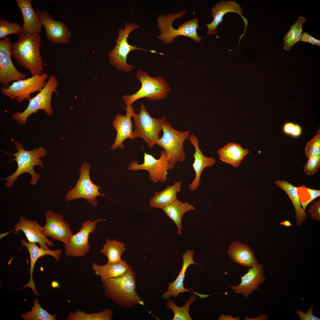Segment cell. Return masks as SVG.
Wrapping results in <instances>:
<instances>
[{"label": "cell", "mask_w": 320, "mask_h": 320, "mask_svg": "<svg viewBox=\"0 0 320 320\" xmlns=\"http://www.w3.org/2000/svg\"><path fill=\"white\" fill-rule=\"evenodd\" d=\"M38 298L34 300V305L32 307L31 310L24 314L20 317L24 320H57L56 314H50L42 308L39 304Z\"/></svg>", "instance_id": "e575fe53"}, {"label": "cell", "mask_w": 320, "mask_h": 320, "mask_svg": "<svg viewBox=\"0 0 320 320\" xmlns=\"http://www.w3.org/2000/svg\"><path fill=\"white\" fill-rule=\"evenodd\" d=\"M21 246L25 247L28 249L30 255V265L29 271L30 277L29 282L22 288L29 287L33 291L34 294L36 296L39 295L37 292L36 285L33 281V270L36 262L40 257L45 255H49L54 257L58 261L61 257L62 251L61 249H57L53 250L49 249H44L38 247L36 243L27 241L25 239H22L21 241Z\"/></svg>", "instance_id": "7402d4cb"}, {"label": "cell", "mask_w": 320, "mask_h": 320, "mask_svg": "<svg viewBox=\"0 0 320 320\" xmlns=\"http://www.w3.org/2000/svg\"><path fill=\"white\" fill-rule=\"evenodd\" d=\"M308 212L311 219L320 221V199L313 201L308 209Z\"/></svg>", "instance_id": "ab89813d"}, {"label": "cell", "mask_w": 320, "mask_h": 320, "mask_svg": "<svg viewBox=\"0 0 320 320\" xmlns=\"http://www.w3.org/2000/svg\"><path fill=\"white\" fill-rule=\"evenodd\" d=\"M194 251L193 250L188 249L182 256L183 264L180 271L176 279L172 282L169 284L167 290L164 293L162 298L167 300L170 296L174 297H178L179 293L188 292L193 293L199 296L201 298L207 297L210 295L199 294L196 292L190 291L193 289L190 288L185 289L183 286V280L185 276V273L188 267L191 264H199L195 262L193 260Z\"/></svg>", "instance_id": "ffe728a7"}, {"label": "cell", "mask_w": 320, "mask_h": 320, "mask_svg": "<svg viewBox=\"0 0 320 320\" xmlns=\"http://www.w3.org/2000/svg\"><path fill=\"white\" fill-rule=\"evenodd\" d=\"M12 43L9 37L0 41V84L7 87L12 81L26 79V75L20 72L15 67L11 58L10 47Z\"/></svg>", "instance_id": "5bb4252c"}, {"label": "cell", "mask_w": 320, "mask_h": 320, "mask_svg": "<svg viewBox=\"0 0 320 320\" xmlns=\"http://www.w3.org/2000/svg\"><path fill=\"white\" fill-rule=\"evenodd\" d=\"M306 156L309 158L312 156L320 155V131L313 139L306 144L305 149Z\"/></svg>", "instance_id": "74e56055"}, {"label": "cell", "mask_w": 320, "mask_h": 320, "mask_svg": "<svg viewBox=\"0 0 320 320\" xmlns=\"http://www.w3.org/2000/svg\"><path fill=\"white\" fill-rule=\"evenodd\" d=\"M189 139L195 149V152L193 155L194 161L192 167L195 173V176L193 180L189 185L188 189L194 191L199 186L200 177L203 169L206 167L214 165L216 161L213 158L207 157L204 155L199 147L198 139L195 135H190Z\"/></svg>", "instance_id": "603a6c76"}, {"label": "cell", "mask_w": 320, "mask_h": 320, "mask_svg": "<svg viewBox=\"0 0 320 320\" xmlns=\"http://www.w3.org/2000/svg\"><path fill=\"white\" fill-rule=\"evenodd\" d=\"M280 223L281 224L283 225L286 227H289L292 226L291 223L288 220L284 221L283 222H281Z\"/></svg>", "instance_id": "bcb514c9"}, {"label": "cell", "mask_w": 320, "mask_h": 320, "mask_svg": "<svg viewBox=\"0 0 320 320\" xmlns=\"http://www.w3.org/2000/svg\"><path fill=\"white\" fill-rule=\"evenodd\" d=\"M14 143L15 145V148L17 152L14 154L6 153L14 156V157L12 159L10 162L16 161L17 168L12 174L5 178H1V180L5 182L7 188H11L19 176L24 173H28L31 176L30 184L35 185L41 177V175L35 172L34 167L38 166L44 168L43 162L40 158L46 155L47 151L45 148L42 147L27 151L24 149L22 143L17 141Z\"/></svg>", "instance_id": "3957f363"}, {"label": "cell", "mask_w": 320, "mask_h": 320, "mask_svg": "<svg viewBox=\"0 0 320 320\" xmlns=\"http://www.w3.org/2000/svg\"><path fill=\"white\" fill-rule=\"evenodd\" d=\"M263 267L261 264L248 269V272L241 278V281L238 285H232L229 288L237 294H241L245 297H248L265 280L264 276Z\"/></svg>", "instance_id": "44dd1931"}, {"label": "cell", "mask_w": 320, "mask_h": 320, "mask_svg": "<svg viewBox=\"0 0 320 320\" xmlns=\"http://www.w3.org/2000/svg\"><path fill=\"white\" fill-rule=\"evenodd\" d=\"M137 28H140L137 25L133 23H125L124 28L122 27L119 28V36L116 39L114 48L109 52L108 57L111 65L117 68L119 71L129 72L133 68V65L127 62V56L129 53L134 50H141L156 53L154 50H148L129 44L127 39L132 31Z\"/></svg>", "instance_id": "ba28073f"}, {"label": "cell", "mask_w": 320, "mask_h": 320, "mask_svg": "<svg viewBox=\"0 0 320 320\" xmlns=\"http://www.w3.org/2000/svg\"><path fill=\"white\" fill-rule=\"evenodd\" d=\"M46 223L43 227V232L47 237L67 244L73 235L69 224L64 220L63 215L51 209L44 213Z\"/></svg>", "instance_id": "9a60e30c"}, {"label": "cell", "mask_w": 320, "mask_h": 320, "mask_svg": "<svg viewBox=\"0 0 320 320\" xmlns=\"http://www.w3.org/2000/svg\"><path fill=\"white\" fill-rule=\"evenodd\" d=\"M306 18L299 16L294 24L290 27L289 30L283 36L284 49L287 51L291 50L293 45L300 41L303 32L302 26Z\"/></svg>", "instance_id": "1f68e13d"}, {"label": "cell", "mask_w": 320, "mask_h": 320, "mask_svg": "<svg viewBox=\"0 0 320 320\" xmlns=\"http://www.w3.org/2000/svg\"><path fill=\"white\" fill-rule=\"evenodd\" d=\"M195 209L194 207L187 202H183L177 199L172 203L163 208L165 214L173 221L176 225L177 234L182 233L181 221L184 214L186 212Z\"/></svg>", "instance_id": "f546056e"}, {"label": "cell", "mask_w": 320, "mask_h": 320, "mask_svg": "<svg viewBox=\"0 0 320 320\" xmlns=\"http://www.w3.org/2000/svg\"><path fill=\"white\" fill-rule=\"evenodd\" d=\"M14 228L15 234L22 231L28 241L38 243L41 248L46 249L49 248L48 246L52 247L54 245L53 242L49 240L44 233L43 227L36 220H29L21 216Z\"/></svg>", "instance_id": "ac0fdd59"}, {"label": "cell", "mask_w": 320, "mask_h": 320, "mask_svg": "<svg viewBox=\"0 0 320 320\" xmlns=\"http://www.w3.org/2000/svg\"><path fill=\"white\" fill-rule=\"evenodd\" d=\"M90 165L86 162L84 163L79 169L80 175L75 187L68 191L65 200L69 201L78 199L83 198L93 207L97 205V197L105 196L100 193V187L92 181L89 175Z\"/></svg>", "instance_id": "7c38bea8"}, {"label": "cell", "mask_w": 320, "mask_h": 320, "mask_svg": "<svg viewBox=\"0 0 320 320\" xmlns=\"http://www.w3.org/2000/svg\"><path fill=\"white\" fill-rule=\"evenodd\" d=\"M57 79L52 75L47 80L44 88L36 95L29 100L27 108L22 112L18 111L13 113L12 116L20 125L26 124L27 118L31 114L36 113L39 110H44L48 115L53 114L51 101L52 95L55 92L58 95L57 88L58 86Z\"/></svg>", "instance_id": "9c48e42d"}, {"label": "cell", "mask_w": 320, "mask_h": 320, "mask_svg": "<svg viewBox=\"0 0 320 320\" xmlns=\"http://www.w3.org/2000/svg\"><path fill=\"white\" fill-rule=\"evenodd\" d=\"M276 186L281 188L287 195L294 207L296 224L300 226L304 223L307 218L305 211L302 207L299 199L297 188L287 180H277L274 181Z\"/></svg>", "instance_id": "4316f807"}, {"label": "cell", "mask_w": 320, "mask_h": 320, "mask_svg": "<svg viewBox=\"0 0 320 320\" xmlns=\"http://www.w3.org/2000/svg\"><path fill=\"white\" fill-rule=\"evenodd\" d=\"M188 11L170 13L166 15L162 14L160 15L157 19V25L161 33L158 36V39L165 44H170L178 36H183L190 38L197 43L200 42L202 37L197 35V29L199 28L197 18L185 22L177 29L172 26V23L175 19L181 18Z\"/></svg>", "instance_id": "277c9868"}, {"label": "cell", "mask_w": 320, "mask_h": 320, "mask_svg": "<svg viewBox=\"0 0 320 320\" xmlns=\"http://www.w3.org/2000/svg\"><path fill=\"white\" fill-rule=\"evenodd\" d=\"M197 299L195 295L191 297L183 307L177 306L172 300L168 299L166 301V305L168 309H172L174 313V317L172 320H192L189 313V309L191 305Z\"/></svg>", "instance_id": "836d02e7"}, {"label": "cell", "mask_w": 320, "mask_h": 320, "mask_svg": "<svg viewBox=\"0 0 320 320\" xmlns=\"http://www.w3.org/2000/svg\"><path fill=\"white\" fill-rule=\"evenodd\" d=\"M36 12L42 25L45 28L46 36L49 41L59 44L69 42L71 33L63 22L53 19L47 11L36 9Z\"/></svg>", "instance_id": "2e32d148"}, {"label": "cell", "mask_w": 320, "mask_h": 320, "mask_svg": "<svg viewBox=\"0 0 320 320\" xmlns=\"http://www.w3.org/2000/svg\"><path fill=\"white\" fill-rule=\"evenodd\" d=\"M140 106L139 113H135L134 110L132 112V117L135 125L133 139L141 138L148 147L152 148L156 145L160 138L159 134L162 130L166 118L163 117L154 119L148 113L144 103H141Z\"/></svg>", "instance_id": "52a82bcc"}, {"label": "cell", "mask_w": 320, "mask_h": 320, "mask_svg": "<svg viewBox=\"0 0 320 320\" xmlns=\"http://www.w3.org/2000/svg\"><path fill=\"white\" fill-rule=\"evenodd\" d=\"M217 320H239L240 319L239 317L234 318L232 316L228 314L227 316L224 315V313L222 314L218 318Z\"/></svg>", "instance_id": "ee69618b"}, {"label": "cell", "mask_w": 320, "mask_h": 320, "mask_svg": "<svg viewBox=\"0 0 320 320\" xmlns=\"http://www.w3.org/2000/svg\"><path fill=\"white\" fill-rule=\"evenodd\" d=\"M314 304H313L308 310L306 313H304L299 309L295 310L296 313L301 320H320V319L313 314V310Z\"/></svg>", "instance_id": "b9f144b4"}, {"label": "cell", "mask_w": 320, "mask_h": 320, "mask_svg": "<svg viewBox=\"0 0 320 320\" xmlns=\"http://www.w3.org/2000/svg\"><path fill=\"white\" fill-rule=\"evenodd\" d=\"M23 32L22 26L17 23H11L4 18L0 19V39L14 33L19 36Z\"/></svg>", "instance_id": "8d00e7d4"}, {"label": "cell", "mask_w": 320, "mask_h": 320, "mask_svg": "<svg viewBox=\"0 0 320 320\" xmlns=\"http://www.w3.org/2000/svg\"><path fill=\"white\" fill-rule=\"evenodd\" d=\"M18 36V41L11 44V56L19 65L28 70L32 76L42 74L43 68L40 52V35L22 32Z\"/></svg>", "instance_id": "6da1fadb"}, {"label": "cell", "mask_w": 320, "mask_h": 320, "mask_svg": "<svg viewBox=\"0 0 320 320\" xmlns=\"http://www.w3.org/2000/svg\"><path fill=\"white\" fill-rule=\"evenodd\" d=\"M48 75L43 73L24 79L14 81L7 87H2L1 93L11 99H15L19 103L31 99V94L39 92L47 83Z\"/></svg>", "instance_id": "30bf717a"}, {"label": "cell", "mask_w": 320, "mask_h": 320, "mask_svg": "<svg viewBox=\"0 0 320 320\" xmlns=\"http://www.w3.org/2000/svg\"><path fill=\"white\" fill-rule=\"evenodd\" d=\"M136 78L141 84V87L132 94H128L122 96L123 102L126 106L132 105L136 100L144 97L153 101L163 99L170 89L169 84L161 76L152 77L147 72L139 70L137 72Z\"/></svg>", "instance_id": "5b68a950"}, {"label": "cell", "mask_w": 320, "mask_h": 320, "mask_svg": "<svg viewBox=\"0 0 320 320\" xmlns=\"http://www.w3.org/2000/svg\"><path fill=\"white\" fill-rule=\"evenodd\" d=\"M162 131V137L159 139L156 145L165 151L172 169L177 162L185 160L186 155L183 144L186 139H189L190 132L189 131L177 130L167 120L164 124Z\"/></svg>", "instance_id": "8992f818"}, {"label": "cell", "mask_w": 320, "mask_h": 320, "mask_svg": "<svg viewBox=\"0 0 320 320\" xmlns=\"http://www.w3.org/2000/svg\"><path fill=\"white\" fill-rule=\"evenodd\" d=\"M102 283L105 295L119 306L144 305V300L136 292L135 274L131 267L123 274Z\"/></svg>", "instance_id": "7a4b0ae2"}, {"label": "cell", "mask_w": 320, "mask_h": 320, "mask_svg": "<svg viewBox=\"0 0 320 320\" xmlns=\"http://www.w3.org/2000/svg\"><path fill=\"white\" fill-rule=\"evenodd\" d=\"M113 312L110 308L97 313H87L78 310L71 312L67 316V320H111Z\"/></svg>", "instance_id": "d6a6232c"}, {"label": "cell", "mask_w": 320, "mask_h": 320, "mask_svg": "<svg viewBox=\"0 0 320 320\" xmlns=\"http://www.w3.org/2000/svg\"><path fill=\"white\" fill-rule=\"evenodd\" d=\"M283 130L286 134L296 137L300 135L302 132L300 126L291 122L286 123L284 125Z\"/></svg>", "instance_id": "60d3db41"}, {"label": "cell", "mask_w": 320, "mask_h": 320, "mask_svg": "<svg viewBox=\"0 0 320 320\" xmlns=\"http://www.w3.org/2000/svg\"><path fill=\"white\" fill-rule=\"evenodd\" d=\"M105 220L102 218L95 220H87L83 223L79 231L73 234L68 242L64 244L66 255L73 257L85 256L90 251L89 242L90 234L95 231L98 223Z\"/></svg>", "instance_id": "4fadbf2b"}, {"label": "cell", "mask_w": 320, "mask_h": 320, "mask_svg": "<svg viewBox=\"0 0 320 320\" xmlns=\"http://www.w3.org/2000/svg\"><path fill=\"white\" fill-rule=\"evenodd\" d=\"M52 286L53 288H56L58 287V284L56 281H53L52 283Z\"/></svg>", "instance_id": "7dc6e473"}, {"label": "cell", "mask_w": 320, "mask_h": 320, "mask_svg": "<svg viewBox=\"0 0 320 320\" xmlns=\"http://www.w3.org/2000/svg\"><path fill=\"white\" fill-rule=\"evenodd\" d=\"M125 109L126 111V115L117 114L112 122L113 125L116 131L117 135L114 142L111 146L112 150L118 148L124 149V146L123 142L127 138L134 139L132 129L135 126L132 124L131 118L134 109L132 105L127 106Z\"/></svg>", "instance_id": "d6986e66"}, {"label": "cell", "mask_w": 320, "mask_h": 320, "mask_svg": "<svg viewBox=\"0 0 320 320\" xmlns=\"http://www.w3.org/2000/svg\"><path fill=\"white\" fill-rule=\"evenodd\" d=\"M297 192L300 204L305 211L308 205L320 196V190L307 187L305 185L297 187Z\"/></svg>", "instance_id": "d590c367"}, {"label": "cell", "mask_w": 320, "mask_h": 320, "mask_svg": "<svg viewBox=\"0 0 320 320\" xmlns=\"http://www.w3.org/2000/svg\"><path fill=\"white\" fill-rule=\"evenodd\" d=\"M243 9L239 4L235 1H223L216 4L212 9V16L213 20L210 23L207 24V33L209 35L217 34L216 28L223 20L225 14L229 12L238 14L243 19L244 23V29L239 39H241L246 32L248 22L247 19L242 15Z\"/></svg>", "instance_id": "e0dca14e"}, {"label": "cell", "mask_w": 320, "mask_h": 320, "mask_svg": "<svg viewBox=\"0 0 320 320\" xmlns=\"http://www.w3.org/2000/svg\"><path fill=\"white\" fill-rule=\"evenodd\" d=\"M300 41L308 42L312 45H316L320 47V41L310 35L306 32H303Z\"/></svg>", "instance_id": "7bdbcfd3"}, {"label": "cell", "mask_w": 320, "mask_h": 320, "mask_svg": "<svg viewBox=\"0 0 320 320\" xmlns=\"http://www.w3.org/2000/svg\"><path fill=\"white\" fill-rule=\"evenodd\" d=\"M217 152L220 160L238 167L249 151L248 149L242 148L240 144L231 142L218 149Z\"/></svg>", "instance_id": "484cf974"}, {"label": "cell", "mask_w": 320, "mask_h": 320, "mask_svg": "<svg viewBox=\"0 0 320 320\" xmlns=\"http://www.w3.org/2000/svg\"><path fill=\"white\" fill-rule=\"evenodd\" d=\"M125 247V244L122 242L116 239L111 240L107 238L100 252L107 257V264H113L122 260L121 256L126 250Z\"/></svg>", "instance_id": "4dcf8cb0"}, {"label": "cell", "mask_w": 320, "mask_h": 320, "mask_svg": "<svg viewBox=\"0 0 320 320\" xmlns=\"http://www.w3.org/2000/svg\"><path fill=\"white\" fill-rule=\"evenodd\" d=\"M228 252L233 262L244 267L252 268L259 264L251 249L239 241L232 243L229 247Z\"/></svg>", "instance_id": "d4e9b609"}, {"label": "cell", "mask_w": 320, "mask_h": 320, "mask_svg": "<svg viewBox=\"0 0 320 320\" xmlns=\"http://www.w3.org/2000/svg\"><path fill=\"white\" fill-rule=\"evenodd\" d=\"M320 167V155L312 156L303 167L304 172L307 175H313L317 173Z\"/></svg>", "instance_id": "f35d334b"}, {"label": "cell", "mask_w": 320, "mask_h": 320, "mask_svg": "<svg viewBox=\"0 0 320 320\" xmlns=\"http://www.w3.org/2000/svg\"><path fill=\"white\" fill-rule=\"evenodd\" d=\"M170 169H172V165L164 149L161 151L159 159H156L152 155L145 152L143 163L139 164L137 161H133L127 168L128 171H147L149 174V179L153 183H165L167 178L168 170Z\"/></svg>", "instance_id": "8fae6325"}, {"label": "cell", "mask_w": 320, "mask_h": 320, "mask_svg": "<svg viewBox=\"0 0 320 320\" xmlns=\"http://www.w3.org/2000/svg\"><path fill=\"white\" fill-rule=\"evenodd\" d=\"M268 318V316L262 314L258 315L257 317L255 318H248L247 316H245L244 319V320H267Z\"/></svg>", "instance_id": "f6af8a7d"}, {"label": "cell", "mask_w": 320, "mask_h": 320, "mask_svg": "<svg viewBox=\"0 0 320 320\" xmlns=\"http://www.w3.org/2000/svg\"><path fill=\"white\" fill-rule=\"evenodd\" d=\"M23 19V32L31 33H40L42 25L36 11L31 5L32 0H16Z\"/></svg>", "instance_id": "cb8c5ba5"}, {"label": "cell", "mask_w": 320, "mask_h": 320, "mask_svg": "<svg viewBox=\"0 0 320 320\" xmlns=\"http://www.w3.org/2000/svg\"><path fill=\"white\" fill-rule=\"evenodd\" d=\"M181 187L180 181L175 182L172 185H168L161 191H155L150 200V207L162 209L170 204L177 199V194L181 191Z\"/></svg>", "instance_id": "83f0119b"}, {"label": "cell", "mask_w": 320, "mask_h": 320, "mask_svg": "<svg viewBox=\"0 0 320 320\" xmlns=\"http://www.w3.org/2000/svg\"><path fill=\"white\" fill-rule=\"evenodd\" d=\"M130 267L124 259L119 262L104 265H98L97 262L92 264V270L95 275L100 277L102 282L123 274Z\"/></svg>", "instance_id": "f1b7e54d"}]
</instances>
